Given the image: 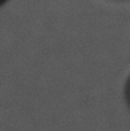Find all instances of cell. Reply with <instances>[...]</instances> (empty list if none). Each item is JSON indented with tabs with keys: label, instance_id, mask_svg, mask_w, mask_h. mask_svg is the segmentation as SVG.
Masks as SVG:
<instances>
[{
	"label": "cell",
	"instance_id": "6da1fadb",
	"mask_svg": "<svg viewBox=\"0 0 130 131\" xmlns=\"http://www.w3.org/2000/svg\"><path fill=\"white\" fill-rule=\"evenodd\" d=\"M125 96H127V102H128V106H130V78H128V82H127V88H125Z\"/></svg>",
	"mask_w": 130,
	"mask_h": 131
},
{
	"label": "cell",
	"instance_id": "7a4b0ae2",
	"mask_svg": "<svg viewBox=\"0 0 130 131\" xmlns=\"http://www.w3.org/2000/svg\"><path fill=\"white\" fill-rule=\"evenodd\" d=\"M5 2H6V0H0V6H2V5H3Z\"/></svg>",
	"mask_w": 130,
	"mask_h": 131
}]
</instances>
